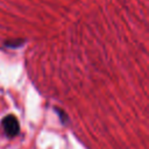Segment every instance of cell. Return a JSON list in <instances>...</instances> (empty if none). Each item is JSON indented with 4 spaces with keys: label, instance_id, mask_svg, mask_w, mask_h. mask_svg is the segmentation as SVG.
<instances>
[{
    "label": "cell",
    "instance_id": "cell-1",
    "mask_svg": "<svg viewBox=\"0 0 149 149\" xmlns=\"http://www.w3.org/2000/svg\"><path fill=\"white\" fill-rule=\"evenodd\" d=\"M2 127L8 137H14L19 134L20 127H19V121L14 115H7L2 120Z\"/></svg>",
    "mask_w": 149,
    "mask_h": 149
}]
</instances>
